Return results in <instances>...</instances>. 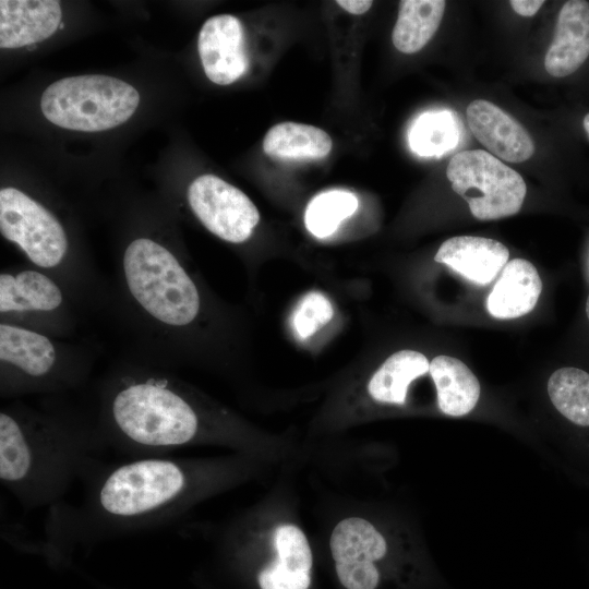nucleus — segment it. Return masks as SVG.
<instances>
[{
	"label": "nucleus",
	"instance_id": "obj_1",
	"mask_svg": "<svg viewBox=\"0 0 589 589\" xmlns=\"http://www.w3.org/2000/svg\"><path fill=\"white\" fill-rule=\"evenodd\" d=\"M203 312L199 284L171 245L148 236L125 243L101 314L117 328L127 359L171 370L189 358Z\"/></svg>",
	"mask_w": 589,
	"mask_h": 589
},
{
	"label": "nucleus",
	"instance_id": "obj_2",
	"mask_svg": "<svg viewBox=\"0 0 589 589\" xmlns=\"http://www.w3.org/2000/svg\"><path fill=\"white\" fill-rule=\"evenodd\" d=\"M105 447L95 416L48 401L15 399L0 410V481L23 507H55L98 467Z\"/></svg>",
	"mask_w": 589,
	"mask_h": 589
},
{
	"label": "nucleus",
	"instance_id": "obj_3",
	"mask_svg": "<svg viewBox=\"0 0 589 589\" xmlns=\"http://www.w3.org/2000/svg\"><path fill=\"white\" fill-rule=\"evenodd\" d=\"M94 353L82 344L0 322V396L58 395L88 380Z\"/></svg>",
	"mask_w": 589,
	"mask_h": 589
},
{
	"label": "nucleus",
	"instance_id": "obj_4",
	"mask_svg": "<svg viewBox=\"0 0 589 589\" xmlns=\"http://www.w3.org/2000/svg\"><path fill=\"white\" fill-rule=\"evenodd\" d=\"M139 92L101 74L64 77L41 95L40 109L51 123L69 130L99 132L124 123L135 112Z\"/></svg>",
	"mask_w": 589,
	"mask_h": 589
},
{
	"label": "nucleus",
	"instance_id": "obj_5",
	"mask_svg": "<svg viewBox=\"0 0 589 589\" xmlns=\"http://www.w3.org/2000/svg\"><path fill=\"white\" fill-rule=\"evenodd\" d=\"M87 309L62 281L34 266L0 273V322L68 339Z\"/></svg>",
	"mask_w": 589,
	"mask_h": 589
},
{
	"label": "nucleus",
	"instance_id": "obj_6",
	"mask_svg": "<svg viewBox=\"0 0 589 589\" xmlns=\"http://www.w3.org/2000/svg\"><path fill=\"white\" fill-rule=\"evenodd\" d=\"M452 189L480 220L517 214L527 188L522 177L494 155L482 149L455 154L446 169Z\"/></svg>",
	"mask_w": 589,
	"mask_h": 589
},
{
	"label": "nucleus",
	"instance_id": "obj_7",
	"mask_svg": "<svg viewBox=\"0 0 589 589\" xmlns=\"http://www.w3.org/2000/svg\"><path fill=\"white\" fill-rule=\"evenodd\" d=\"M187 200L200 223L226 242L247 241L260 220L249 196L214 175L195 178L188 188Z\"/></svg>",
	"mask_w": 589,
	"mask_h": 589
},
{
	"label": "nucleus",
	"instance_id": "obj_8",
	"mask_svg": "<svg viewBox=\"0 0 589 589\" xmlns=\"http://www.w3.org/2000/svg\"><path fill=\"white\" fill-rule=\"evenodd\" d=\"M329 546L335 570L346 589H377L383 579L378 567L388 553V543L370 521L350 517L334 528Z\"/></svg>",
	"mask_w": 589,
	"mask_h": 589
},
{
	"label": "nucleus",
	"instance_id": "obj_9",
	"mask_svg": "<svg viewBox=\"0 0 589 589\" xmlns=\"http://www.w3.org/2000/svg\"><path fill=\"white\" fill-rule=\"evenodd\" d=\"M197 50L206 76L215 84L228 85L248 69L244 31L233 15L219 14L203 24Z\"/></svg>",
	"mask_w": 589,
	"mask_h": 589
},
{
	"label": "nucleus",
	"instance_id": "obj_10",
	"mask_svg": "<svg viewBox=\"0 0 589 589\" xmlns=\"http://www.w3.org/2000/svg\"><path fill=\"white\" fill-rule=\"evenodd\" d=\"M466 116L474 137L495 157L521 163L533 155L534 144L527 130L493 103L476 99L468 105Z\"/></svg>",
	"mask_w": 589,
	"mask_h": 589
},
{
	"label": "nucleus",
	"instance_id": "obj_11",
	"mask_svg": "<svg viewBox=\"0 0 589 589\" xmlns=\"http://www.w3.org/2000/svg\"><path fill=\"white\" fill-rule=\"evenodd\" d=\"M62 11L53 0H1L0 47L20 48L43 41L60 26Z\"/></svg>",
	"mask_w": 589,
	"mask_h": 589
},
{
	"label": "nucleus",
	"instance_id": "obj_12",
	"mask_svg": "<svg viewBox=\"0 0 589 589\" xmlns=\"http://www.w3.org/2000/svg\"><path fill=\"white\" fill-rule=\"evenodd\" d=\"M275 560L261 569V589H309L312 552L304 532L294 525L278 526L273 536Z\"/></svg>",
	"mask_w": 589,
	"mask_h": 589
},
{
	"label": "nucleus",
	"instance_id": "obj_13",
	"mask_svg": "<svg viewBox=\"0 0 589 589\" xmlns=\"http://www.w3.org/2000/svg\"><path fill=\"white\" fill-rule=\"evenodd\" d=\"M589 56V2L570 0L563 4L544 68L554 77L574 73Z\"/></svg>",
	"mask_w": 589,
	"mask_h": 589
},
{
	"label": "nucleus",
	"instance_id": "obj_14",
	"mask_svg": "<svg viewBox=\"0 0 589 589\" xmlns=\"http://www.w3.org/2000/svg\"><path fill=\"white\" fill-rule=\"evenodd\" d=\"M508 249L500 241L473 236L447 239L434 260L478 285L490 284L506 265Z\"/></svg>",
	"mask_w": 589,
	"mask_h": 589
},
{
	"label": "nucleus",
	"instance_id": "obj_15",
	"mask_svg": "<svg viewBox=\"0 0 589 589\" xmlns=\"http://www.w3.org/2000/svg\"><path fill=\"white\" fill-rule=\"evenodd\" d=\"M541 290L542 281L534 265L514 259L501 271L486 299V309L496 318L520 317L533 310Z\"/></svg>",
	"mask_w": 589,
	"mask_h": 589
},
{
	"label": "nucleus",
	"instance_id": "obj_16",
	"mask_svg": "<svg viewBox=\"0 0 589 589\" xmlns=\"http://www.w3.org/2000/svg\"><path fill=\"white\" fill-rule=\"evenodd\" d=\"M429 373L436 387L440 410L450 417H462L473 410L480 398V383L460 360L437 356L430 362Z\"/></svg>",
	"mask_w": 589,
	"mask_h": 589
},
{
	"label": "nucleus",
	"instance_id": "obj_17",
	"mask_svg": "<svg viewBox=\"0 0 589 589\" xmlns=\"http://www.w3.org/2000/svg\"><path fill=\"white\" fill-rule=\"evenodd\" d=\"M333 146L330 136L322 129L297 122L272 127L263 140L266 155L279 159H321Z\"/></svg>",
	"mask_w": 589,
	"mask_h": 589
},
{
	"label": "nucleus",
	"instance_id": "obj_18",
	"mask_svg": "<svg viewBox=\"0 0 589 589\" xmlns=\"http://www.w3.org/2000/svg\"><path fill=\"white\" fill-rule=\"evenodd\" d=\"M443 0H401L392 40L402 53L421 50L436 33L444 15Z\"/></svg>",
	"mask_w": 589,
	"mask_h": 589
},
{
	"label": "nucleus",
	"instance_id": "obj_19",
	"mask_svg": "<svg viewBox=\"0 0 589 589\" xmlns=\"http://www.w3.org/2000/svg\"><path fill=\"white\" fill-rule=\"evenodd\" d=\"M421 352L400 350L388 357L371 377L368 390L380 402L404 405L410 383L429 372Z\"/></svg>",
	"mask_w": 589,
	"mask_h": 589
},
{
	"label": "nucleus",
	"instance_id": "obj_20",
	"mask_svg": "<svg viewBox=\"0 0 589 589\" xmlns=\"http://www.w3.org/2000/svg\"><path fill=\"white\" fill-rule=\"evenodd\" d=\"M548 395L556 411L577 429L589 431V373L565 366L548 381Z\"/></svg>",
	"mask_w": 589,
	"mask_h": 589
},
{
	"label": "nucleus",
	"instance_id": "obj_21",
	"mask_svg": "<svg viewBox=\"0 0 589 589\" xmlns=\"http://www.w3.org/2000/svg\"><path fill=\"white\" fill-rule=\"evenodd\" d=\"M409 145L421 156H440L458 142V128L450 112H426L412 124Z\"/></svg>",
	"mask_w": 589,
	"mask_h": 589
},
{
	"label": "nucleus",
	"instance_id": "obj_22",
	"mask_svg": "<svg viewBox=\"0 0 589 589\" xmlns=\"http://www.w3.org/2000/svg\"><path fill=\"white\" fill-rule=\"evenodd\" d=\"M358 208L357 196L345 190H332L316 195L304 214L306 229L316 238L334 233L342 220Z\"/></svg>",
	"mask_w": 589,
	"mask_h": 589
},
{
	"label": "nucleus",
	"instance_id": "obj_23",
	"mask_svg": "<svg viewBox=\"0 0 589 589\" xmlns=\"http://www.w3.org/2000/svg\"><path fill=\"white\" fill-rule=\"evenodd\" d=\"M334 315L330 301L321 292H309L296 306L291 323L300 339H306L326 325Z\"/></svg>",
	"mask_w": 589,
	"mask_h": 589
},
{
	"label": "nucleus",
	"instance_id": "obj_24",
	"mask_svg": "<svg viewBox=\"0 0 589 589\" xmlns=\"http://www.w3.org/2000/svg\"><path fill=\"white\" fill-rule=\"evenodd\" d=\"M544 3L543 0H512L509 4L512 9L519 15L530 17L533 16Z\"/></svg>",
	"mask_w": 589,
	"mask_h": 589
},
{
	"label": "nucleus",
	"instance_id": "obj_25",
	"mask_svg": "<svg viewBox=\"0 0 589 589\" xmlns=\"http://www.w3.org/2000/svg\"><path fill=\"white\" fill-rule=\"evenodd\" d=\"M336 3L350 14L360 15L368 12L373 1L371 0H338Z\"/></svg>",
	"mask_w": 589,
	"mask_h": 589
},
{
	"label": "nucleus",
	"instance_id": "obj_26",
	"mask_svg": "<svg viewBox=\"0 0 589 589\" xmlns=\"http://www.w3.org/2000/svg\"><path fill=\"white\" fill-rule=\"evenodd\" d=\"M584 129L589 137V113H587L584 118Z\"/></svg>",
	"mask_w": 589,
	"mask_h": 589
},
{
	"label": "nucleus",
	"instance_id": "obj_27",
	"mask_svg": "<svg viewBox=\"0 0 589 589\" xmlns=\"http://www.w3.org/2000/svg\"><path fill=\"white\" fill-rule=\"evenodd\" d=\"M586 314H587V317L589 320V296H588L587 302H586Z\"/></svg>",
	"mask_w": 589,
	"mask_h": 589
}]
</instances>
